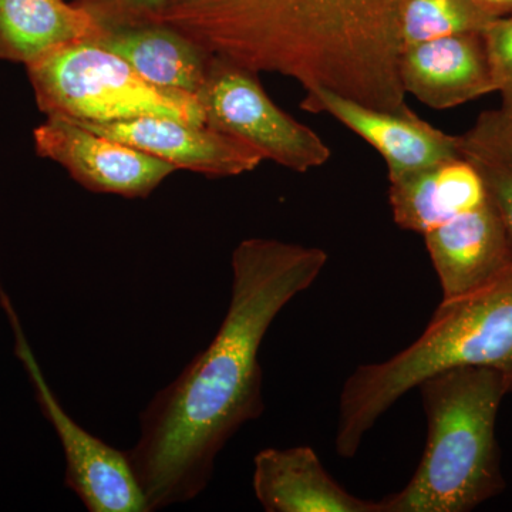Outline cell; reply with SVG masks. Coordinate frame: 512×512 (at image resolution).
Segmentation results:
<instances>
[{
	"mask_svg": "<svg viewBox=\"0 0 512 512\" xmlns=\"http://www.w3.org/2000/svg\"><path fill=\"white\" fill-rule=\"evenodd\" d=\"M328 259L323 249L278 239L249 238L235 248L231 301L217 335L148 403L127 451L148 511L201 494L222 448L264 413L259 349L266 332Z\"/></svg>",
	"mask_w": 512,
	"mask_h": 512,
	"instance_id": "obj_1",
	"label": "cell"
},
{
	"mask_svg": "<svg viewBox=\"0 0 512 512\" xmlns=\"http://www.w3.org/2000/svg\"><path fill=\"white\" fill-rule=\"evenodd\" d=\"M72 121L94 133L168 161L178 170L183 168L208 177H235L251 173L265 161L255 148L244 141L208 126L168 117L144 116L111 123Z\"/></svg>",
	"mask_w": 512,
	"mask_h": 512,
	"instance_id": "obj_10",
	"label": "cell"
},
{
	"mask_svg": "<svg viewBox=\"0 0 512 512\" xmlns=\"http://www.w3.org/2000/svg\"><path fill=\"white\" fill-rule=\"evenodd\" d=\"M301 109L329 114L362 137L383 157L389 181L461 157L460 136L431 126L412 109H373L326 89L306 90Z\"/></svg>",
	"mask_w": 512,
	"mask_h": 512,
	"instance_id": "obj_9",
	"label": "cell"
},
{
	"mask_svg": "<svg viewBox=\"0 0 512 512\" xmlns=\"http://www.w3.org/2000/svg\"><path fill=\"white\" fill-rule=\"evenodd\" d=\"M483 36L495 93H500L501 106L512 109V16L495 20Z\"/></svg>",
	"mask_w": 512,
	"mask_h": 512,
	"instance_id": "obj_20",
	"label": "cell"
},
{
	"mask_svg": "<svg viewBox=\"0 0 512 512\" xmlns=\"http://www.w3.org/2000/svg\"><path fill=\"white\" fill-rule=\"evenodd\" d=\"M399 72L404 93L434 110L454 109L495 93L483 33L407 47L400 56Z\"/></svg>",
	"mask_w": 512,
	"mask_h": 512,
	"instance_id": "obj_12",
	"label": "cell"
},
{
	"mask_svg": "<svg viewBox=\"0 0 512 512\" xmlns=\"http://www.w3.org/2000/svg\"><path fill=\"white\" fill-rule=\"evenodd\" d=\"M497 19L476 0H404L403 50L441 37L484 33Z\"/></svg>",
	"mask_w": 512,
	"mask_h": 512,
	"instance_id": "obj_18",
	"label": "cell"
},
{
	"mask_svg": "<svg viewBox=\"0 0 512 512\" xmlns=\"http://www.w3.org/2000/svg\"><path fill=\"white\" fill-rule=\"evenodd\" d=\"M404 0H167L157 25L208 55L384 111L409 109L400 80Z\"/></svg>",
	"mask_w": 512,
	"mask_h": 512,
	"instance_id": "obj_2",
	"label": "cell"
},
{
	"mask_svg": "<svg viewBox=\"0 0 512 512\" xmlns=\"http://www.w3.org/2000/svg\"><path fill=\"white\" fill-rule=\"evenodd\" d=\"M389 184L394 222L421 235L488 201L480 175L463 157L403 175Z\"/></svg>",
	"mask_w": 512,
	"mask_h": 512,
	"instance_id": "obj_14",
	"label": "cell"
},
{
	"mask_svg": "<svg viewBox=\"0 0 512 512\" xmlns=\"http://www.w3.org/2000/svg\"><path fill=\"white\" fill-rule=\"evenodd\" d=\"M96 43L160 89L197 96L207 79L211 55L168 26L107 28Z\"/></svg>",
	"mask_w": 512,
	"mask_h": 512,
	"instance_id": "obj_16",
	"label": "cell"
},
{
	"mask_svg": "<svg viewBox=\"0 0 512 512\" xmlns=\"http://www.w3.org/2000/svg\"><path fill=\"white\" fill-rule=\"evenodd\" d=\"M252 487L268 512H379V504L350 494L330 476L309 446L259 451Z\"/></svg>",
	"mask_w": 512,
	"mask_h": 512,
	"instance_id": "obj_13",
	"label": "cell"
},
{
	"mask_svg": "<svg viewBox=\"0 0 512 512\" xmlns=\"http://www.w3.org/2000/svg\"><path fill=\"white\" fill-rule=\"evenodd\" d=\"M427 417L419 467L379 512H468L503 493L495 426L507 396L504 377L488 367H456L416 387Z\"/></svg>",
	"mask_w": 512,
	"mask_h": 512,
	"instance_id": "obj_4",
	"label": "cell"
},
{
	"mask_svg": "<svg viewBox=\"0 0 512 512\" xmlns=\"http://www.w3.org/2000/svg\"><path fill=\"white\" fill-rule=\"evenodd\" d=\"M423 237L443 299L476 291L512 264V239L490 200Z\"/></svg>",
	"mask_w": 512,
	"mask_h": 512,
	"instance_id": "obj_11",
	"label": "cell"
},
{
	"mask_svg": "<svg viewBox=\"0 0 512 512\" xmlns=\"http://www.w3.org/2000/svg\"><path fill=\"white\" fill-rule=\"evenodd\" d=\"M460 154L480 175L512 239V109L483 111L460 136Z\"/></svg>",
	"mask_w": 512,
	"mask_h": 512,
	"instance_id": "obj_17",
	"label": "cell"
},
{
	"mask_svg": "<svg viewBox=\"0 0 512 512\" xmlns=\"http://www.w3.org/2000/svg\"><path fill=\"white\" fill-rule=\"evenodd\" d=\"M33 138L40 157L62 165L90 191L146 198L178 170L168 161L94 133L62 116L47 117Z\"/></svg>",
	"mask_w": 512,
	"mask_h": 512,
	"instance_id": "obj_8",
	"label": "cell"
},
{
	"mask_svg": "<svg viewBox=\"0 0 512 512\" xmlns=\"http://www.w3.org/2000/svg\"><path fill=\"white\" fill-rule=\"evenodd\" d=\"M488 367L512 393V264L476 291L443 299L419 339L384 362L357 367L339 397L336 451L353 458L404 394L456 367Z\"/></svg>",
	"mask_w": 512,
	"mask_h": 512,
	"instance_id": "obj_3",
	"label": "cell"
},
{
	"mask_svg": "<svg viewBox=\"0 0 512 512\" xmlns=\"http://www.w3.org/2000/svg\"><path fill=\"white\" fill-rule=\"evenodd\" d=\"M476 2L490 9L498 18L512 16V0H476Z\"/></svg>",
	"mask_w": 512,
	"mask_h": 512,
	"instance_id": "obj_21",
	"label": "cell"
},
{
	"mask_svg": "<svg viewBox=\"0 0 512 512\" xmlns=\"http://www.w3.org/2000/svg\"><path fill=\"white\" fill-rule=\"evenodd\" d=\"M197 97L208 127L244 141L265 160L308 173L332 156L319 134L279 109L247 69L211 56Z\"/></svg>",
	"mask_w": 512,
	"mask_h": 512,
	"instance_id": "obj_6",
	"label": "cell"
},
{
	"mask_svg": "<svg viewBox=\"0 0 512 512\" xmlns=\"http://www.w3.org/2000/svg\"><path fill=\"white\" fill-rule=\"evenodd\" d=\"M106 26L83 6L64 0H0V59L37 62L57 49L94 42Z\"/></svg>",
	"mask_w": 512,
	"mask_h": 512,
	"instance_id": "obj_15",
	"label": "cell"
},
{
	"mask_svg": "<svg viewBox=\"0 0 512 512\" xmlns=\"http://www.w3.org/2000/svg\"><path fill=\"white\" fill-rule=\"evenodd\" d=\"M0 305L12 326L15 353L29 375L37 403L62 443L66 460V487L76 493L90 512L148 511L146 495L131 467L127 451L123 453L84 430L57 400L30 348L18 313L2 285Z\"/></svg>",
	"mask_w": 512,
	"mask_h": 512,
	"instance_id": "obj_7",
	"label": "cell"
},
{
	"mask_svg": "<svg viewBox=\"0 0 512 512\" xmlns=\"http://www.w3.org/2000/svg\"><path fill=\"white\" fill-rule=\"evenodd\" d=\"M167 0H77L106 28L154 25Z\"/></svg>",
	"mask_w": 512,
	"mask_h": 512,
	"instance_id": "obj_19",
	"label": "cell"
},
{
	"mask_svg": "<svg viewBox=\"0 0 512 512\" xmlns=\"http://www.w3.org/2000/svg\"><path fill=\"white\" fill-rule=\"evenodd\" d=\"M26 67L47 117L111 123L160 116L207 126L197 96L153 86L94 42L64 46Z\"/></svg>",
	"mask_w": 512,
	"mask_h": 512,
	"instance_id": "obj_5",
	"label": "cell"
}]
</instances>
